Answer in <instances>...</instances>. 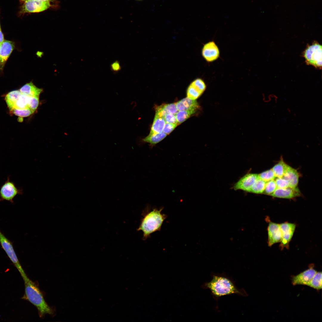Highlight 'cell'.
<instances>
[{
    "instance_id": "cell-30",
    "label": "cell",
    "mask_w": 322,
    "mask_h": 322,
    "mask_svg": "<svg viewBox=\"0 0 322 322\" xmlns=\"http://www.w3.org/2000/svg\"><path fill=\"white\" fill-rule=\"evenodd\" d=\"M39 96L31 97L30 98L29 107L34 112H35L38 106Z\"/></svg>"
},
{
    "instance_id": "cell-20",
    "label": "cell",
    "mask_w": 322,
    "mask_h": 322,
    "mask_svg": "<svg viewBox=\"0 0 322 322\" xmlns=\"http://www.w3.org/2000/svg\"><path fill=\"white\" fill-rule=\"evenodd\" d=\"M167 135L163 132L160 133L149 134L146 137L142 139L141 141L143 143H147L153 146L163 140Z\"/></svg>"
},
{
    "instance_id": "cell-38",
    "label": "cell",
    "mask_w": 322,
    "mask_h": 322,
    "mask_svg": "<svg viewBox=\"0 0 322 322\" xmlns=\"http://www.w3.org/2000/svg\"></svg>"
},
{
    "instance_id": "cell-7",
    "label": "cell",
    "mask_w": 322,
    "mask_h": 322,
    "mask_svg": "<svg viewBox=\"0 0 322 322\" xmlns=\"http://www.w3.org/2000/svg\"><path fill=\"white\" fill-rule=\"evenodd\" d=\"M50 6L49 2L36 0H24L21 7L22 13H38L43 11Z\"/></svg>"
},
{
    "instance_id": "cell-36",
    "label": "cell",
    "mask_w": 322,
    "mask_h": 322,
    "mask_svg": "<svg viewBox=\"0 0 322 322\" xmlns=\"http://www.w3.org/2000/svg\"><path fill=\"white\" fill-rule=\"evenodd\" d=\"M38 1H43V2H49L51 0H36Z\"/></svg>"
},
{
    "instance_id": "cell-18",
    "label": "cell",
    "mask_w": 322,
    "mask_h": 322,
    "mask_svg": "<svg viewBox=\"0 0 322 322\" xmlns=\"http://www.w3.org/2000/svg\"><path fill=\"white\" fill-rule=\"evenodd\" d=\"M155 109V114L164 118L167 114H175L178 112L175 103L165 104L157 106Z\"/></svg>"
},
{
    "instance_id": "cell-13",
    "label": "cell",
    "mask_w": 322,
    "mask_h": 322,
    "mask_svg": "<svg viewBox=\"0 0 322 322\" xmlns=\"http://www.w3.org/2000/svg\"><path fill=\"white\" fill-rule=\"evenodd\" d=\"M317 272V271L312 268H309L293 276L292 279V284L293 285H302L307 286Z\"/></svg>"
},
{
    "instance_id": "cell-4",
    "label": "cell",
    "mask_w": 322,
    "mask_h": 322,
    "mask_svg": "<svg viewBox=\"0 0 322 322\" xmlns=\"http://www.w3.org/2000/svg\"><path fill=\"white\" fill-rule=\"evenodd\" d=\"M302 56L307 65H311L317 69H321L322 47L318 41H315L311 44H308L303 52Z\"/></svg>"
},
{
    "instance_id": "cell-2",
    "label": "cell",
    "mask_w": 322,
    "mask_h": 322,
    "mask_svg": "<svg viewBox=\"0 0 322 322\" xmlns=\"http://www.w3.org/2000/svg\"><path fill=\"white\" fill-rule=\"evenodd\" d=\"M24 281L25 292L23 298L33 304L38 309L39 316L42 318L47 314L52 315L53 309L46 302L43 295L36 284L24 273L21 275Z\"/></svg>"
},
{
    "instance_id": "cell-14",
    "label": "cell",
    "mask_w": 322,
    "mask_h": 322,
    "mask_svg": "<svg viewBox=\"0 0 322 322\" xmlns=\"http://www.w3.org/2000/svg\"><path fill=\"white\" fill-rule=\"evenodd\" d=\"M14 43L4 40L0 45V69H2L5 63L14 49Z\"/></svg>"
},
{
    "instance_id": "cell-27",
    "label": "cell",
    "mask_w": 322,
    "mask_h": 322,
    "mask_svg": "<svg viewBox=\"0 0 322 322\" xmlns=\"http://www.w3.org/2000/svg\"><path fill=\"white\" fill-rule=\"evenodd\" d=\"M275 180L273 179L266 182L265 189L263 193L270 195L277 189Z\"/></svg>"
},
{
    "instance_id": "cell-29",
    "label": "cell",
    "mask_w": 322,
    "mask_h": 322,
    "mask_svg": "<svg viewBox=\"0 0 322 322\" xmlns=\"http://www.w3.org/2000/svg\"><path fill=\"white\" fill-rule=\"evenodd\" d=\"M11 112L15 115L20 117H27L34 112L29 108L22 110H13Z\"/></svg>"
},
{
    "instance_id": "cell-25",
    "label": "cell",
    "mask_w": 322,
    "mask_h": 322,
    "mask_svg": "<svg viewBox=\"0 0 322 322\" xmlns=\"http://www.w3.org/2000/svg\"><path fill=\"white\" fill-rule=\"evenodd\" d=\"M196 111L194 110L179 111L175 114L178 124H180L186 120L191 115L194 114Z\"/></svg>"
},
{
    "instance_id": "cell-5",
    "label": "cell",
    "mask_w": 322,
    "mask_h": 322,
    "mask_svg": "<svg viewBox=\"0 0 322 322\" xmlns=\"http://www.w3.org/2000/svg\"><path fill=\"white\" fill-rule=\"evenodd\" d=\"M30 97L23 94L19 90H16L8 93L5 99L8 108L11 111L30 108L29 103Z\"/></svg>"
},
{
    "instance_id": "cell-16",
    "label": "cell",
    "mask_w": 322,
    "mask_h": 322,
    "mask_svg": "<svg viewBox=\"0 0 322 322\" xmlns=\"http://www.w3.org/2000/svg\"><path fill=\"white\" fill-rule=\"evenodd\" d=\"M175 103L178 111H196L199 107L196 100H193L188 97L183 98Z\"/></svg>"
},
{
    "instance_id": "cell-15",
    "label": "cell",
    "mask_w": 322,
    "mask_h": 322,
    "mask_svg": "<svg viewBox=\"0 0 322 322\" xmlns=\"http://www.w3.org/2000/svg\"><path fill=\"white\" fill-rule=\"evenodd\" d=\"M301 192L298 188H292L288 187L285 188H277L275 191L270 196L274 197L292 199L299 196Z\"/></svg>"
},
{
    "instance_id": "cell-12",
    "label": "cell",
    "mask_w": 322,
    "mask_h": 322,
    "mask_svg": "<svg viewBox=\"0 0 322 322\" xmlns=\"http://www.w3.org/2000/svg\"><path fill=\"white\" fill-rule=\"evenodd\" d=\"M268 244L270 247L274 244L280 242L282 234L279 224L270 222L267 227Z\"/></svg>"
},
{
    "instance_id": "cell-19",
    "label": "cell",
    "mask_w": 322,
    "mask_h": 322,
    "mask_svg": "<svg viewBox=\"0 0 322 322\" xmlns=\"http://www.w3.org/2000/svg\"><path fill=\"white\" fill-rule=\"evenodd\" d=\"M23 94L30 97L39 96L42 89L39 88L31 82L27 83L19 90Z\"/></svg>"
},
{
    "instance_id": "cell-32",
    "label": "cell",
    "mask_w": 322,
    "mask_h": 322,
    "mask_svg": "<svg viewBox=\"0 0 322 322\" xmlns=\"http://www.w3.org/2000/svg\"><path fill=\"white\" fill-rule=\"evenodd\" d=\"M166 123L178 124L175 114H167L164 117Z\"/></svg>"
},
{
    "instance_id": "cell-23",
    "label": "cell",
    "mask_w": 322,
    "mask_h": 322,
    "mask_svg": "<svg viewBox=\"0 0 322 322\" xmlns=\"http://www.w3.org/2000/svg\"><path fill=\"white\" fill-rule=\"evenodd\" d=\"M266 184V182L259 178L251 186L249 192L256 194L263 193Z\"/></svg>"
},
{
    "instance_id": "cell-34",
    "label": "cell",
    "mask_w": 322,
    "mask_h": 322,
    "mask_svg": "<svg viewBox=\"0 0 322 322\" xmlns=\"http://www.w3.org/2000/svg\"><path fill=\"white\" fill-rule=\"evenodd\" d=\"M111 68L113 71L114 72H117L120 70V66L119 63L116 61L112 64L111 65Z\"/></svg>"
},
{
    "instance_id": "cell-35",
    "label": "cell",
    "mask_w": 322,
    "mask_h": 322,
    "mask_svg": "<svg viewBox=\"0 0 322 322\" xmlns=\"http://www.w3.org/2000/svg\"><path fill=\"white\" fill-rule=\"evenodd\" d=\"M4 35L1 31V30L0 28V45L3 43L4 41Z\"/></svg>"
},
{
    "instance_id": "cell-3",
    "label": "cell",
    "mask_w": 322,
    "mask_h": 322,
    "mask_svg": "<svg viewBox=\"0 0 322 322\" xmlns=\"http://www.w3.org/2000/svg\"><path fill=\"white\" fill-rule=\"evenodd\" d=\"M162 210V208L159 209L155 208L143 214V217L137 229L143 232V240L147 239L151 233L160 230L162 223L167 217L166 215L161 213Z\"/></svg>"
},
{
    "instance_id": "cell-24",
    "label": "cell",
    "mask_w": 322,
    "mask_h": 322,
    "mask_svg": "<svg viewBox=\"0 0 322 322\" xmlns=\"http://www.w3.org/2000/svg\"><path fill=\"white\" fill-rule=\"evenodd\" d=\"M322 272H317L307 286L319 290L322 288Z\"/></svg>"
},
{
    "instance_id": "cell-11",
    "label": "cell",
    "mask_w": 322,
    "mask_h": 322,
    "mask_svg": "<svg viewBox=\"0 0 322 322\" xmlns=\"http://www.w3.org/2000/svg\"><path fill=\"white\" fill-rule=\"evenodd\" d=\"M259 178L258 174L248 173L241 177L233 186L235 190H241L249 192L253 183Z\"/></svg>"
},
{
    "instance_id": "cell-22",
    "label": "cell",
    "mask_w": 322,
    "mask_h": 322,
    "mask_svg": "<svg viewBox=\"0 0 322 322\" xmlns=\"http://www.w3.org/2000/svg\"><path fill=\"white\" fill-rule=\"evenodd\" d=\"M288 166L281 158L280 161L272 169L276 177H282Z\"/></svg>"
},
{
    "instance_id": "cell-37",
    "label": "cell",
    "mask_w": 322,
    "mask_h": 322,
    "mask_svg": "<svg viewBox=\"0 0 322 322\" xmlns=\"http://www.w3.org/2000/svg\"></svg>"
},
{
    "instance_id": "cell-9",
    "label": "cell",
    "mask_w": 322,
    "mask_h": 322,
    "mask_svg": "<svg viewBox=\"0 0 322 322\" xmlns=\"http://www.w3.org/2000/svg\"><path fill=\"white\" fill-rule=\"evenodd\" d=\"M279 225L282 234L281 248H288L295 231L296 225L294 223L285 222L279 224Z\"/></svg>"
},
{
    "instance_id": "cell-31",
    "label": "cell",
    "mask_w": 322,
    "mask_h": 322,
    "mask_svg": "<svg viewBox=\"0 0 322 322\" xmlns=\"http://www.w3.org/2000/svg\"><path fill=\"white\" fill-rule=\"evenodd\" d=\"M277 188H285L289 187L288 181L283 177H277L275 180Z\"/></svg>"
},
{
    "instance_id": "cell-28",
    "label": "cell",
    "mask_w": 322,
    "mask_h": 322,
    "mask_svg": "<svg viewBox=\"0 0 322 322\" xmlns=\"http://www.w3.org/2000/svg\"><path fill=\"white\" fill-rule=\"evenodd\" d=\"M258 176L260 179L266 182L274 179L276 177L272 169L261 173Z\"/></svg>"
},
{
    "instance_id": "cell-10",
    "label": "cell",
    "mask_w": 322,
    "mask_h": 322,
    "mask_svg": "<svg viewBox=\"0 0 322 322\" xmlns=\"http://www.w3.org/2000/svg\"><path fill=\"white\" fill-rule=\"evenodd\" d=\"M202 54L207 62H211L216 60L219 57L220 51L215 43L211 41L204 45L202 49Z\"/></svg>"
},
{
    "instance_id": "cell-1",
    "label": "cell",
    "mask_w": 322,
    "mask_h": 322,
    "mask_svg": "<svg viewBox=\"0 0 322 322\" xmlns=\"http://www.w3.org/2000/svg\"><path fill=\"white\" fill-rule=\"evenodd\" d=\"M212 278L202 286V288L208 289L213 298L218 301L222 296L236 294L243 296H247L248 294L244 289H239L236 286L233 280L224 274L212 273Z\"/></svg>"
},
{
    "instance_id": "cell-17",
    "label": "cell",
    "mask_w": 322,
    "mask_h": 322,
    "mask_svg": "<svg viewBox=\"0 0 322 322\" xmlns=\"http://www.w3.org/2000/svg\"><path fill=\"white\" fill-rule=\"evenodd\" d=\"M299 177L297 171L289 165L282 177L288 181L289 187L296 188L298 185Z\"/></svg>"
},
{
    "instance_id": "cell-26",
    "label": "cell",
    "mask_w": 322,
    "mask_h": 322,
    "mask_svg": "<svg viewBox=\"0 0 322 322\" xmlns=\"http://www.w3.org/2000/svg\"><path fill=\"white\" fill-rule=\"evenodd\" d=\"M202 94V93L199 90L191 83L187 89V97L193 100H196Z\"/></svg>"
},
{
    "instance_id": "cell-21",
    "label": "cell",
    "mask_w": 322,
    "mask_h": 322,
    "mask_svg": "<svg viewBox=\"0 0 322 322\" xmlns=\"http://www.w3.org/2000/svg\"><path fill=\"white\" fill-rule=\"evenodd\" d=\"M166 123L164 117L155 116L149 134L161 133Z\"/></svg>"
},
{
    "instance_id": "cell-33",
    "label": "cell",
    "mask_w": 322,
    "mask_h": 322,
    "mask_svg": "<svg viewBox=\"0 0 322 322\" xmlns=\"http://www.w3.org/2000/svg\"><path fill=\"white\" fill-rule=\"evenodd\" d=\"M177 124L166 123L163 130V132L167 134H169L177 126Z\"/></svg>"
},
{
    "instance_id": "cell-6",
    "label": "cell",
    "mask_w": 322,
    "mask_h": 322,
    "mask_svg": "<svg viewBox=\"0 0 322 322\" xmlns=\"http://www.w3.org/2000/svg\"><path fill=\"white\" fill-rule=\"evenodd\" d=\"M0 244L10 260L16 267L21 275L24 272L22 269L14 250L13 244L0 230Z\"/></svg>"
},
{
    "instance_id": "cell-8",
    "label": "cell",
    "mask_w": 322,
    "mask_h": 322,
    "mask_svg": "<svg viewBox=\"0 0 322 322\" xmlns=\"http://www.w3.org/2000/svg\"><path fill=\"white\" fill-rule=\"evenodd\" d=\"M21 193L12 182L7 181L1 186L0 190V201L6 200L13 203V199L16 195Z\"/></svg>"
}]
</instances>
